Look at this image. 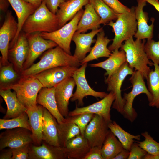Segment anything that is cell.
<instances>
[{"label":"cell","mask_w":159,"mask_h":159,"mask_svg":"<svg viewBox=\"0 0 159 159\" xmlns=\"http://www.w3.org/2000/svg\"><path fill=\"white\" fill-rule=\"evenodd\" d=\"M80 65V62L77 59L57 46L47 50L38 62L23 71L21 75V76H33L55 67L71 66L79 68Z\"/></svg>","instance_id":"obj_1"},{"label":"cell","mask_w":159,"mask_h":159,"mask_svg":"<svg viewBox=\"0 0 159 159\" xmlns=\"http://www.w3.org/2000/svg\"><path fill=\"white\" fill-rule=\"evenodd\" d=\"M59 29L56 14L51 12L43 0L40 6L26 19L21 31L26 34L35 32H53Z\"/></svg>","instance_id":"obj_2"},{"label":"cell","mask_w":159,"mask_h":159,"mask_svg":"<svg viewBox=\"0 0 159 159\" xmlns=\"http://www.w3.org/2000/svg\"><path fill=\"white\" fill-rule=\"evenodd\" d=\"M145 42V39H136L134 40L133 37H131L125 41L120 47V50L125 52L126 62L129 66L140 71L144 78L146 79L151 70L148 65H153L145 52L144 47Z\"/></svg>","instance_id":"obj_3"},{"label":"cell","mask_w":159,"mask_h":159,"mask_svg":"<svg viewBox=\"0 0 159 159\" xmlns=\"http://www.w3.org/2000/svg\"><path fill=\"white\" fill-rule=\"evenodd\" d=\"M135 7L132 6L130 11L118 14L115 22L112 21L107 24L113 29L115 35L112 44L108 48L111 52L121 47L122 42L133 37L137 29V23L135 18Z\"/></svg>","instance_id":"obj_4"},{"label":"cell","mask_w":159,"mask_h":159,"mask_svg":"<svg viewBox=\"0 0 159 159\" xmlns=\"http://www.w3.org/2000/svg\"><path fill=\"white\" fill-rule=\"evenodd\" d=\"M43 86L34 76H21L15 83L4 89L13 90L16 94L19 101L27 109L37 106V98Z\"/></svg>","instance_id":"obj_5"},{"label":"cell","mask_w":159,"mask_h":159,"mask_svg":"<svg viewBox=\"0 0 159 159\" xmlns=\"http://www.w3.org/2000/svg\"><path fill=\"white\" fill-rule=\"evenodd\" d=\"M144 77L139 71L135 70L129 80L132 84V88L128 93H124L123 97L125 104L122 115L125 118L131 122H133L137 117L138 114L133 107V102L138 95L144 93L146 95L149 102L152 100V96L146 87Z\"/></svg>","instance_id":"obj_6"},{"label":"cell","mask_w":159,"mask_h":159,"mask_svg":"<svg viewBox=\"0 0 159 159\" xmlns=\"http://www.w3.org/2000/svg\"><path fill=\"white\" fill-rule=\"evenodd\" d=\"M84 11L82 9L80 10L69 22L59 29L52 32H40V35L45 39L54 42L66 52L71 55V42Z\"/></svg>","instance_id":"obj_7"},{"label":"cell","mask_w":159,"mask_h":159,"mask_svg":"<svg viewBox=\"0 0 159 159\" xmlns=\"http://www.w3.org/2000/svg\"><path fill=\"white\" fill-rule=\"evenodd\" d=\"M133 69L131 68L126 62L109 77H107L105 82L107 84V90L112 92L115 95V100L112 105V108L122 114L125 104V100L121 95V87L123 81L128 75H132Z\"/></svg>","instance_id":"obj_8"},{"label":"cell","mask_w":159,"mask_h":159,"mask_svg":"<svg viewBox=\"0 0 159 159\" xmlns=\"http://www.w3.org/2000/svg\"><path fill=\"white\" fill-rule=\"evenodd\" d=\"M18 29V24L10 10L6 12L4 23L0 29V66L9 63L8 52L9 43L14 38Z\"/></svg>","instance_id":"obj_9"},{"label":"cell","mask_w":159,"mask_h":159,"mask_svg":"<svg viewBox=\"0 0 159 159\" xmlns=\"http://www.w3.org/2000/svg\"><path fill=\"white\" fill-rule=\"evenodd\" d=\"M87 62L81 65L75 71L72 77L76 85L75 92L70 99L72 102L77 100L78 105L82 106L84 105V98L87 96H91L96 98L102 99L107 95L104 92H99L92 89L88 84L85 76V71Z\"/></svg>","instance_id":"obj_10"},{"label":"cell","mask_w":159,"mask_h":159,"mask_svg":"<svg viewBox=\"0 0 159 159\" xmlns=\"http://www.w3.org/2000/svg\"><path fill=\"white\" fill-rule=\"evenodd\" d=\"M108 123L102 116L94 115L86 127L84 135L90 148L102 146L110 130Z\"/></svg>","instance_id":"obj_11"},{"label":"cell","mask_w":159,"mask_h":159,"mask_svg":"<svg viewBox=\"0 0 159 159\" xmlns=\"http://www.w3.org/2000/svg\"><path fill=\"white\" fill-rule=\"evenodd\" d=\"M40 32L26 34L29 42V52L23 67V71L31 66L35 60L42 53L57 46L54 42L45 39L40 35Z\"/></svg>","instance_id":"obj_12"},{"label":"cell","mask_w":159,"mask_h":159,"mask_svg":"<svg viewBox=\"0 0 159 159\" xmlns=\"http://www.w3.org/2000/svg\"><path fill=\"white\" fill-rule=\"evenodd\" d=\"M78 67L71 66H60L49 69L34 75L43 87H55L64 80L72 76Z\"/></svg>","instance_id":"obj_13"},{"label":"cell","mask_w":159,"mask_h":159,"mask_svg":"<svg viewBox=\"0 0 159 159\" xmlns=\"http://www.w3.org/2000/svg\"><path fill=\"white\" fill-rule=\"evenodd\" d=\"M115 99L114 94L110 92L101 100L91 105L81 107L76 106L74 110L69 112L68 116H73L84 113H90L102 116L109 123L112 121L110 111Z\"/></svg>","instance_id":"obj_14"},{"label":"cell","mask_w":159,"mask_h":159,"mask_svg":"<svg viewBox=\"0 0 159 159\" xmlns=\"http://www.w3.org/2000/svg\"><path fill=\"white\" fill-rule=\"evenodd\" d=\"M32 132L22 127L6 129L0 134V150L6 147L14 148L33 143Z\"/></svg>","instance_id":"obj_15"},{"label":"cell","mask_w":159,"mask_h":159,"mask_svg":"<svg viewBox=\"0 0 159 159\" xmlns=\"http://www.w3.org/2000/svg\"><path fill=\"white\" fill-rule=\"evenodd\" d=\"M29 52V44L26 34L21 31L13 46L9 49L8 59L15 70L21 74L24 64Z\"/></svg>","instance_id":"obj_16"},{"label":"cell","mask_w":159,"mask_h":159,"mask_svg":"<svg viewBox=\"0 0 159 159\" xmlns=\"http://www.w3.org/2000/svg\"><path fill=\"white\" fill-rule=\"evenodd\" d=\"M76 85L72 77L67 79L55 87V96L59 111L65 118L69 113V101L73 94L74 88Z\"/></svg>","instance_id":"obj_17"},{"label":"cell","mask_w":159,"mask_h":159,"mask_svg":"<svg viewBox=\"0 0 159 159\" xmlns=\"http://www.w3.org/2000/svg\"><path fill=\"white\" fill-rule=\"evenodd\" d=\"M137 5L135 8L137 29L134 37L142 40L152 39L153 37L154 19L152 18L150 25L148 24V13L144 11L143 8L146 5V0H137Z\"/></svg>","instance_id":"obj_18"},{"label":"cell","mask_w":159,"mask_h":159,"mask_svg":"<svg viewBox=\"0 0 159 159\" xmlns=\"http://www.w3.org/2000/svg\"><path fill=\"white\" fill-rule=\"evenodd\" d=\"M62 148L66 158L84 159L90 148L87 139L80 134L70 140Z\"/></svg>","instance_id":"obj_19"},{"label":"cell","mask_w":159,"mask_h":159,"mask_svg":"<svg viewBox=\"0 0 159 159\" xmlns=\"http://www.w3.org/2000/svg\"><path fill=\"white\" fill-rule=\"evenodd\" d=\"M66 159L61 147L51 145L43 141L37 146L31 143L29 145V159Z\"/></svg>","instance_id":"obj_20"},{"label":"cell","mask_w":159,"mask_h":159,"mask_svg":"<svg viewBox=\"0 0 159 159\" xmlns=\"http://www.w3.org/2000/svg\"><path fill=\"white\" fill-rule=\"evenodd\" d=\"M103 28L101 27L86 34L75 32L72 39L76 45L73 56L80 62L85 58L87 53L90 52L92 44L96 41L94 39V37Z\"/></svg>","instance_id":"obj_21"},{"label":"cell","mask_w":159,"mask_h":159,"mask_svg":"<svg viewBox=\"0 0 159 159\" xmlns=\"http://www.w3.org/2000/svg\"><path fill=\"white\" fill-rule=\"evenodd\" d=\"M55 87H43L39 91L36 102L37 104L46 108L56 119L59 123L64 122L65 118L59 112L55 96Z\"/></svg>","instance_id":"obj_22"},{"label":"cell","mask_w":159,"mask_h":159,"mask_svg":"<svg viewBox=\"0 0 159 159\" xmlns=\"http://www.w3.org/2000/svg\"><path fill=\"white\" fill-rule=\"evenodd\" d=\"M89 0H68L61 3L56 13L59 29L71 20Z\"/></svg>","instance_id":"obj_23"},{"label":"cell","mask_w":159,"mask_h":159,"mask_svg":"<svg viewBox=\"0 0 159 159\" xmlns=\"http://www.w3.org/2000/svg\"><path fill=\"white\" fill-rule=\"evenodd\" d=\"M15 12L18 19V29L14 38L10 43L9 49L16 42L18 35L21 31L25 22L37 8L30 3L24 0H7Z\"/></svg>","instance_id":"obj_24"},{"label":"cell","mask_w":159,"mask_h":159,"mask_svg":"<svg viewBox=\"0 0 159 159\" xmlns=\"http://www.w3.org/2000/svg\"><path fill=\"white\" fill-rule=\"evenodd\" d=\"M57 122L50 112L44 107L42 118L43 141L56 147H60L59 143Z\"/></svg>","instance_id":"obj_25"},{"label":"cell","mask_w":159,"mask_h":159,"mask_svg":"<svg viewBox=\"0 0 159 159\" xmlns=\"http://www.w3.org/2000/svg\"><path fill=\"white\" fill-rule=\"evenodd\" d=\"M44 107L37 104L35 107L26 111L31 129L32 143L37 146L41 145L43 140L42 118Z\"/></svg>","instance_id":"obj_26"},{"label":"cell","mask_w":159,"mask_h":159,"mask_svg":"<svg viewBox=\"0 0 159 159\" xmlns=\"http://www.w3.org/2000/svg\"><path fill=\"white\" fill-rule=\"evenodd\" d=\"M0 95L5 102L7 107L4 119L16 117L26 112L27 108L19 101L15 91L9 88L0 89Z\"/></svg>","instance_id":"obj_27"},{"label":"cell","mask_w":159,"mask_h":159,"mask_svg":"<svg viewBox=\"0 0 159 159\" xmlns=\"http://www.w3.org/2000/svg\"><path fill=\"white\" fill-rule=\"evenodd\" d=\"M97 35L95 45L92 48L89 54L80 62L81 65L101 57L108 58L112 54L111 52L107 47V46L112 40L105 36L103 29Z\"/></svg>","instance_id":"obj_28"},{"label":"cell","mask_w":159,"mask_h":159,"mask_svg":"<svg viewBox=\"0 0 159 159\" xmlns=\"http://www.w3.org/2000/svg\"><path fill=\"white\" fill-rule=\"evenodd\" d=\"M85 8L77 26L76 32L79 33H84L88 30H95L100 28V18L92 5L88 3Z\"/></svg>","instance_id":"obj_29"},{"label":"cell","mask_w":159,"mask_h":159,"mask_svg":"<svg viewBox=\"0 0 159 159\" xmlns=\"http://www.w3.org/2000/svg\"><path fill=\"white\" fill-rule=\"evenodd\" d=\"M110 56L106 60L97 63L90 64L91 67H99L106 71L105 75L109 77L126 62L125 52L122 50L116 49L112 52Z\"/></svg>","instance_id":"obj_30"},{"label":"cell","mask_w":159,"mask_h":159,"mask_svg":"<svg viewBox=\"0 0 159 159\" xmlns=\"http://www.w3.org/2000/svg\"><path fill=\"white\" fill-rule=\"evenodd\" d=\"M124 149L121 142L109 130L101 149L103 159H114Z\"/></svg>","instance_id":"obj_31"},{"label":"cell","mask_w":159,"mask_h":159,"mask_svg":"<svg viewBox=\"0 0 159 159\" xmlns=\"http://www.w3.org/2000/svg\"><path fill=\"white\" fill-rule=\"evenodd\" d=\"M154 70L151 69L146 79L148 90L152 96L149 106L159 108V64L153 63Z\"/></svg>","instance_id":"obj_32"},{"label":"cell","mask_w":159,"mask_h":159,"mask_svg":"<svg viewBox=\"0 0 159 159\" xmlns=\"http://www.w3.org/2000/svg\"><path fill=\"white\" fill-rule=\"evenodd\" d=\"M57 127L59 143L62 148L64 147L70 140L81 134L79 127L76 124L65 120L61 123L57 122Z\"/></svg>","instance_id":"obj_33"},{"label":"cell","mask_w":159,"mask_h":159,"mask_svg":"<svg viewBox=\"0 0 159 159\" xmlns=\"http://www.w3.org/2000/svg\"><path fill=\"white\" fill-rule=\"evenodd\" d=\"M110 130L117 138L124 149L130 151L134 139L139 141L140 135H132L123 130L115 121L108 123Z\"/></svg>","instance_id":"obj_34"},{"label":"cell","mask_w":159,"mask_h":159,"mask_svg":"<svg viewBox=\"0 0 159 159\" xmlns=\"http://www.w3.org/2000/svg\"><path fill=\"white\" fill-rule=\"evenodd\" d=\"M89 3L100 17V24H107L110 21L117 19L118 14L110 8L103 0H89Z\"/></svg>","instance_id":"obj_35"},{"label":"cell","mask_w":159,"mask_h":159,"mask_svg":"<svg viewBox=\"0 0 159 159\" xmlns=\"http://www.w3.org/2000/svg\"><path fill=\"white\" fill-rule=\"evenodd\" d=\"M21 77L15 69L13 64L9 63L8 64L0 66V89H4L18 80Z\"/></svg>","instance_id":"obj_36"},{"label":"cell","mask_w":159,"mask_h":159,"mask_svg":"<svg viewBox=\"0 0 159 159\" xmlns=\"http://www.w3.org/2000/svg\"><path fill=\"white\" fill-rule=\"evenodd\" d=\"M17 127L26 128L31 132L28 116L26 112L15 118L0 119V130Z\"/></svg>","instance_id":"obj_37"},{"label":"cell","mask_w":159,"mask_h":159,"mask_svg":"<svg viewBox=\"0 0 159 159\" xmlns=\"http://www.w3.org/2000/svg\"><path fill=\"white\" fill-rule=\"evenodd\" d=\"M141 135L145 138L142 141H138V145L148 153L151 154L159 153V143L155 140L147 131L142 132Z\"/></svg>","instance_id":"obj_38"},{"label":"cell","mask_w":159,"mask_h":159,"mask_svg":"<svg viewBox=\"0 0 159 159\" xmlns=\"http://www.w3.org/2000/svg\"><path fill=\"white\" fill-rule=\"evenodd\" d=\"M94 115L90 113H85L73 116H68L65 118V121L76 124L79 127L81 134L84 135L86 127Z\"/></svg>","instance_id":"obj_39"},{"label":"cell","mask_w":159,"mask_h":159,"mask_svg":"<svg viewBox=\"0 0 159 159\" xmlns=\"http://www.w3.org/2000/svg\"><path fill=\"white\" fill-rule=\"evenodd\" d=\"M159 40L155 41L152 39H147L144 47L148 58L153 64H159Z\"/></svg>","instance_id":"obj_40"},{"label":"cell","mask_w":159,"mask_h":159,"mask_svg":"<svg viewBox=\"0 0 159 159\" xmlns=\"http://www.w3.org/2000/svg\"><path fill=\"white\" fill-rule=\"evenodd\" d=\"M103 1L117 14L124 13L130 10V8L123 4L118 0H103Z\"/></svg>","instance_id":"obj_41"},{"label":"cell","mask_w":159,"mask_h":159,"mask_svg":"<svg viewBox=\"0 0 159 159\" xmlns=\"http://www.w3.org/2000/svg\"><path fill=\"white\" fill-rule=\"evenodd\" d=\"M30 144L12 149L11 159H29Z\"/></svg>","instance_id":"obj_42"},{"label":"cell","mask_w":159,"mask_h":159,"mask_svg":"<svg viewBox=\"0 0 159 159\" xmlns=\"http://www.w3.org/2000/svg\"><path fill=\"white\" fill-rule=\"evenodd\" d=\"M128 159H143L147 153L140 147L137 143L134 142L132 144Z\"/></svg>","instance_id":"obj_43"},{"label":"cell","mask_w":159,"mask_h":159,"mask_svg":"<svg viewBox=\"0 0 159 159\" xmlns=\"http://www.w3.org/2000/svg\"><path fill=\"white\" fill-rule=\"evenodd\" d=\"M101 146H96L90 148L84 159H103L102 156Z\"/></svg>","instance_id":"obj_44"},{"label":"cell","mask_w":159,"mask_h":159,"mask_svg":"<svg viewBox=\"0 0 159 159\" xmlns=\"http://www.w3.org/2000/svg\"><path fill=\"white\" fill-rule=\"evenodd\" d=\"M48 9L52 13L56 14L60 5L65 0H43Z\"/></svg>","instance_id":"obj_45"},{"label":"cell","mask_w":159,"mask_h":159,"mask_svg":"<svg viewBox=\"0 0 159 159\" xmlns=\"http://www.w3.org/2000/svg\"><path fill=\"white\" fill-rule=\"evenodd\" d=\"M5 148L0 150V159H11L12 149L9 148L8 149Z\"/></svg>","instance_id":"obj_46"},{"label":"cell","mask_w":159,"mask_h":159,"mask_svg":"<svg viewBox=\"0 0 159 159\" xmlns=\"http://www.w3.org/2000/svg\"><path fill=\"white\" fill-rule=\"evenodd\" d=\"M130 153L129 150L124 149L120 152L114 159H128Z\"/></svg>","instance_id":"obj_47"},{"label":"cell","mask_w":159,"mask_h":159,"mask_svg":"<svg viewBox=\"0 0 159 159\" xmlns=\"http://www.w3.org/2000/svg\"><path fill=\"white\" fill-rule=\"evenodd\" d=\"M9 2L7 0H0V9L4 12L7 11Z\"/></svg>","instance_id":"obj_48"},{"label":"cell","mask_w":159,"mask_h":159,"mask_svg":"<svg viewBox=\"0 0 159 159\" xmlns=\"http://www.w3.org/2000/svg\"><path fill=\"white\" fill-rule=\"evenodd\" d=\"M146 1L147 2L153 6L159 12V1L158 0H146Z\"/></svg>","instance_id":"obj_49"},{"label":"cell","mask_w":159,"mask_h":159,"mask_svg":"<svg viewBox=\"0 0 159 159\" xmlns=\"http://www.w3.org/2000/svg\"><path fill=\"white\" fill-rule=\"evenodd\" d=\"M38 8L41 4L43 0H24Z\"/></svg>","instance_id":"obj_50"},{"label":"cell","mask_w":159,"mask_h":159,"mask_svg":"<svg viewBox=\"0 0 159 159\" xmlns=\"http://www.w3.org/2000/svg\"><path fill=\"white\" fill-rule=\"evenodd\" d=\"M143 159H159V153L153 155L147 153Z\"/></svg>","instance_id":"obj_51"},{"label":"cell","mask_w":159,"mask_h":159,"mask_svg":"<svg viewBox=\"0 0 159 159\" xmlns=\"http://www.w3.org/2000/svg\"><path fill=\"white\" fill-rule=\"evenodd\" d=\"M68 0H65V1H68Z\"/></svg>","instance_id":"obj_52"}]
</instances>
